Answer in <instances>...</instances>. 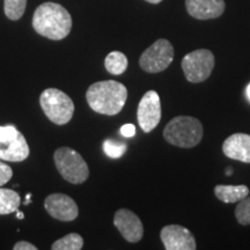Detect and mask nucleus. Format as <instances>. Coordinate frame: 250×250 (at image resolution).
I'll list each match as a JSON object with an SVG mask.
<instances>
[{"instance_id": "f257e3e1", "label": "nucleus", "mask_w": 250, "mask_h": 250, "mask_svg": "<svg viewBox=\"0 0 250 250\" xmlns=\"http://www.w3.org/2000/svg\"><path fill=\"white\" fill-rule=\"evenodd\" d=\"M33 28L39 35L49 40L61 41L70 34L72 18L66 8L56 2H44L36 8Z\"/></svg>"}, {"instance_id": "f03ea898", "label": "nucleus", "mask_w": 250, "mask_h": 250, "mask_svg": "<svg viewBox=\"0 0 250 250\" xmlns=\"http://www.w3.org/2000/svg\"><path fill=\"white\" fill-rule=\"evenodd\" d=\"M86 100L89 107L98 114L115 116L120 114L125 105L127 89L118 81H99L87 89Z\"/></svg>"}, {"instance_id": "7ed1b4c3", "label": "nucleus", "mask_w": 250, "mask_h": 250, "mask_svg": "<svg viewBox=\"0 0 250 250\" xmlns=\"http://www.w3.org/2000/svg\"><path fill=\"white\" fill-rule=\"evenodd\" d=\"M204 130L197 118L176 116L168 122L164 130V138L170 145L181 148H191L202 142Z\"/></svg>"}, {"instance_id": "20e7f679", "label": "nucleus", "mask_w": 250, "mask_h": 250, "mask_svg": "<svg viewBox=\"0 0 250 250\" xmlns=\"http://www.w3.org/2000/svg\"><path fill=\"white\" fill-rule=\"evenodd\" d=\"M40 104L45 116L57 125L68 123L73 116V101L67 94L57 88L43 90L40 96Z\"/></svg>"}, {"instance_id": "39448f33", "label": "nucleus", "mask_w": 250, "mask_h": 250, "mask_svg": "<svg viewBox=\"0 0 250 250\" xmlns=\"http://www.w3.org/2000/svg\"><path fill=\"white\" fill-rule=\"evenodd\" d=\"M55 165L59 174L67 182L80 184L87 181L89 168L83 156L70 147H59L54 154Z\"/></svg>"}, {"instance_id": "423d86ee", "label": "nucleus", "mask_w": 250, "mask_h": 250, "mask_svg": "<svg viewBox=\"0 0 250 250\" xmlns=\"http://www.w3.org/2000/svg\"><path fill=\"white\" fill-rule=\"evenodd\" d=\"M181 65L187 80L199 83L210 78L214 68V56L210 50L198 49L184 56Z\"/></svg>"}, {"instance_id": "0eeeda50", "label": "nucleus", "mask_w": 250, "mask_h": 250, "mask_svg": "<svg viewBox=\"0 0 250 250\" xmlns=\"http://www.w3.org/2000/svg\"><path fill=\"white\" fill-rule=\"evenodd\" d=\"M174 55V46L169 41L160 39L143 52L139 58V65L147 73H159L173 62Z\"/></svg>"}, {"instance_id": "6e6552de", "label": "nucleus", "mask_w": 250, "mask_h": 250, "mask_svg": "<svg viewBox=\"0 0 250 250\" xmlns=\"http://www.w3.org/2000/svg\"><path fill=\"white\" fill-rule=\"evenodd\" d=\"M137 120L144 132H151L161 121L160 96L155 90H148L140 100Z\"/></svg>"}, {"instance_id": "1a4fd4ad", "label": "nucleus", "mask_w": 250, "mask_h": 250, "mask_svg": "<svg viewBox=\"0 0 250 250\" xmlns=\"http://www.w3.org/2000/svg\"><path fill=\"white\" fill-rule=\"evenodd\" d=\"M160 239L167 250H196V240L187 227L168 225L160 232Z\"/></svg>"}, {"instance_id": "9d476101", "label": "nucleus", "mask_w": 250, "mask_h": 250, "mask_svg": "<svg viewBox=\"0 0 250 250\" xmlns=\"http://www.w3.org/2000/svg\"><path fill=\"white\" fill-rule=\"evenodd\" d=\"M44 208L52 218L62 221H73L79 214L77 203L65 193H52L46 197Z\"/></svg>"}, {"instance_id": "9b49d317", "label": "nucleus", "mask_w": 250, "mask_h": 250, "mask_svg": "<svg viewBox=\"0 0 250 250\" xmlns=\"http://www.w3.org/2000/svg\"><path fill=\"white\" fill-rule=\"evenodd\" d=\"M114 225L127 242L136 243L143 239L144 226L142 220L127 208H120L115 213Z\"/></svg>"}, {"instance_id": "f8f14e48", "label": "nucleus", "mask_w": 250, "mask_h": 250, "mask_svg": "<svg viewBox=\"0 0 250 250\" xmlns=\"http://www.w3.org/2000/svg\"><path fill=\"white\" fill-rule=\"evenodd\" d=\"M188 13L197 20L217 19L224 13V0H186Z\"/></svg>"}, {"instance_id": "ddd939ff", "label": "nucleus", "mask_w": 250, "mask_h": 250, "mask_svg": "<svg viewBox=\"0 0 250 250\" xmlns=\"http://www.w3.org/2000/svg\"><path fill=\"white\" fill-rule=\"evenodd\" d=\"M223 152L227 158L250 164V134L234 133L225 140Z\"/></svg>"}, {"instance_id": "4468645a", "label": "nucleus", "mask_w": 250, "mask_h": 250, "mask_svg": "<svg viewBox=\"0 0 250 250\" xmlns=\"http://www.w3.org/2000/svg\"><path fill=\"white\" fill-rule=\"evenodd\" d=\"M29 156V146L22 133L9 142L0 143V160L21 162Z\"/></svg>"}, {"instance_id": "2eb2a0df", "label": "nucleus", "mask_w": 250, "mask_h": 250, "mask_svg": "<svg viewBox=\"0 0 250 250\" xmlns=\"http://www.w3.org/2000/svg\"><path fill=\"white\" fill-rule=\"evenodd\" d=\"M214 195L219 201L224 203H236L242 201L249 195V188L247 186H215Z\"/></svg>"}, {"instance_id": "dca6fc26", "label": "nucleus", "mask_w": 250, "mask_h": 250, "mask_svg": "<svg viewBox=\"0 0 250 250\" xmlns=\"http://www.w3.org/2000/svg\"><path fill=\"white\" fill-rule=\"evenodd\" d=\"M20 203V196L17 191L0 187V214H11L18 211Z\"/></svg>"}, {"instance_id": "f3484780", "label": "nucleus", "mask_w": 250, "mask_h": 250, "mask_svg": "<svg viewBox=\"0 0 250 250\" xmlns=\"http://www.w3.org/2000/svg\"><path fill=\"white\" fill-rule=\"evenodd\" d=\"M127 58L123 52L112 51L104 59V66L109 73L114 76H121L127 68Z\"/></svg>"}, {"instance_id": "a211bd4d", "label": "nucleus", "mask_w": 250, "mask_h": 250, "mask_svg": "<svg viewBox=\"0 0 250 250\" xmlns=\"http://www.w3.org/2000/svg\"><path fill=\"white\" fill-rule=\"evenodd\" d=\"M83 247V239L78 233H70L56 241L51 246L52 250H80Z\"/></svg>"}, {"instance_id": "6ab92c4d", "label": "nucleus", "mask_w": 250, "mask_h": 250, "mask_svg": "<svg viewBox=\"0 0 250 250\" xmlns=\"http://www.w3.org/2000/svg\"><path fill=\"white\" fill-rule=\"evenodd\" d=\"M26 6L27 0H5V15L12 21L20 20L26 11Z\"/></svg>"}, {"instance_id": "aec40b11", "label": "nucleus", "mask_w": 250, "mask_h": 250, "mask_svg": "<svg viewBox=\"0 0 250 250\" xmlns=\"http://www.w3.org/2000/svg\"><path fill=\"white\" fill-rule=\"evenodd\" d=\"M127 146L125 143L114 139H107L103 142V151L111 159H120L126 152Z\"/></svg>"}, {"instance_id": "412c9836", "label": "nucleus", "mask_w": 250, "mask_h": 250, "mask_svg": "<svg viewBox=\"0 0 250 250\" xmlns=\"http://www.w3.org/2000/svg\"><path fill=\"white\" fill-rule=\"evenodd\" d=\"M235 217L237 223L242 226L250 225V197L247 196L239 202L235 208Z\"/></svg>"}, {"instance_id": "4be33fe9", "label": "nucleus", "mask_w": 250, "mask_h": 250, "mask_svg": "<svg viewBox=\"0 0 250 250\" xmlns=\"http://www.w3.org/2000/svg\"><path fill=\"white\" fill-rule=\"evenodd\" d=\"M20 131L13 125H6V126H0V143L9 142V140L17 138Z\"/></svg>"}, {"instance_id": "5701e85b", "label": "nucleus", "mask_w": 250, "mask_h": 250, "mask_svg": "<svg viewBox=\"0 0 250 250\" xmlns=\"http://www.w3.org/2000/svg\"><path fill=\"white\" fill-rule=\"evenodd\" d=\"M12 176H13L12 168L8 165H6L5 162H0V187L7 183L12 179Z\"/></svg>"}, {"instance_id": "b1692460", "label": "nucleus", "mask_w": 250, "mask_h": 250, "mask_svg": "<svg viewBox=\"0 0 250 250\" xmlns=\"http://www.w3.org/2000/svg\"><path fill=\"white\" fill-rule=\"evenodd\" d=\"M121 133L125 138H131L136 134V126L133 124H124L121 127Z\"/></svg>"}, {"instance_id": "393cba45", "label": "nucleus", "mask_w": 250, "mask_h": 250, "mask_svg": "<svg viewBox=\"0 0 250 250\" xmlns=\"http://www.w3.org/2000/svg\"><path fill=\"white\" fill-rule=\"evenodd\" d=\"M14 250H37V247L31 245L29 242H26V241H20V242H17L13 247Z\"/></svg>"}, {"instance_id": "a878e982", "label": "nucleus", "mask_w": 250, "mask_h": 250, "mask_svg": "<svg viewBox=\"0 0 250 250\" xmlns=\"http://www.w3.org/2000/svg\"><path fill=\"white\" fill-rule=\"evenodd\" d=\"M227 175V176H230V175L233 174V168L232 167H227L226 168V173H225Z\"/></svg>"}, {"instance_id": "bb28decb", "label": "nucleus", "mask_w": 250, "mask_h": 250, "mask_svg": "<svg viewBox=\"0 0 250 250\" xmlns=\"http://www.w3.org/2000/svg\"><path fill=\"white\" fill-rule=\"evenodd\" d=\"M31 195L30 193H28V195L26 196V202H24V205H28V204H30L31 203Z\"/></svg>"}, {"instance_id": "cd10ccee", "label": "nucleus", "mask_w": 250, "mask_h": 250, "mask_svg": "<svg viewBox=\"0 0 250 250\" xmlns=\"http://www.w3.org/2000/svg\"><path fill=\"white\" fill-rule=\"evenodd\" d=\"M246 94H247V98L250 101V83H248V86H247V89H246Z\"/></svg>"}, {"instance_id": "c85d7f7f", "label": "nucleus", "mask_w": 250, "mask_h": 250, "mask_svg": "<svg viewBox=\"0 0 250 250\" xmlns=\"http://www.w3.org/2000/svg\"><path fill=\"white\" fill-rule=\"evenodd\" d=\"M145 1L149 2V4H159V2H161L162 0H145Z\"/></svg>"}, {"instance_id": "c756f323", "label": "nucleus", "mask_w": 250, "mask_h": 250, "mask_svg": "<svg viewBox=\"0 0 250 250\" xmlns=\"http://www.w3.org/2000/svg\"><path fill=\"white\" fill-rule=\"evenodd\" d=\"M23 217H24V214L22 213V212H18V213H17L18 219H23Z\"/></svg>"}]
</instances>
